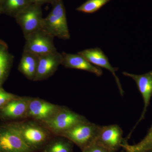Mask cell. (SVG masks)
I'll use <instances>...</instances> for the list:
<instances>
[{
    "instance_id": "cell-7",
    "label": "cell",
    "mask_w": 152,
    "mask_h": 152,
    "mask_svg": "<svg viewBox=\"0 0 152 152\" xmlns=\"http://www.w3.org/2000/svg\"><path fill=\"white\" fill-rule=\"evenodd\" d=\"M43 18L42 6L35 4H31L15 18L25 38L33 32L42 28Z\"/></svg>"
},
{
    "instance_id": "cell-1",
    "label": "cell",
    "mask_w": 152,
    "mask_h": 152,
    "mask_svg": "<svg viewBox=\"0 0 152 152\" xmlns=\"http://www.w3.org/2000/svg\"><path fill=\"white\" fill-rule=\"evenodd\" d=\"M26 144L35 152L43 148L54 137L41 123L28 119L11 122Z\"/></svg>"
},
{
    "instance_id": "cell-10",
    "label": "cell",
    "mask_w": 152,
    "mask_h": 152,
    "mask_svg": "<svg viewBox=\"0 0 152 152\" xmlns=\"http://www.w3.org/2000/svg\"><path fill=\"white\" fill-rule=\"evenodd\" d=\"M123 74L124 76L129 77L134 81L140 93L141 94L144 102L143 110L141 116L133 128L132 130L128 136V137H129L139 123L145 119L147 109L149 106L152 96V71L142 75H134L125 72H123Z\"/></svg>"
},
{
    "instance_id": "cell-11",
    "label": "cell",
    "mask_w": 152,
    "mask_h": 152,
    "mask_svg": "<svg viewBox=\"0 0 152 152\" xmlns=\"http://www.w3.org/2000/svg\"><path fill=\"white\" fill-rule=\"evenodd\" d=\"M31 97H20L10 101L0 109V119L13 121L26 119Z\"/></svg>"
},
{
    "instance_id": "cell-13",
    "label": "cell",
    "mask_w": 152,
    "mask_h": 152,
    "mask_svg": "<svg viewBox=\"0 0 152 152\" xmlns=\"http://www.w3.org/2000/svg\"><path fill=\"white\" fill-rule=\"evenodd\" d=\"M79 54L84 57L90 63L99 67L104 68L111 72L116 83L120 94L124 95V91L119 78L116 74L118 68L112 66L109 62L108 58L103 51L99 48L86 49L79 52Z\"/></svg>"
},
{
    "instance_id": "cell-6",
    "label": "cell",
    "mask_w": 152,
    "mask_h": 152,
    "mask_svg": "<svg viewBox=\"0 0 152 152\" xmlns=\"http://www.w3.org/2000/svg\"><path fill=\"white\" fill-rule=\"evenodd\" d=\"M54 37L43 29H39L25 37L23 51L41 56L58 52L54 43Z\"/></svg>"
},
{
    "instance_id": "cell-16",
    "label": "cell",
    "mask_w": 152,
    "mask_h": 152,
    "mask_svg": "<svg viewBox=\"0 0 152 152\" xmlns=\"http://www.w3.org/2000/svg\"><path fill=\"white\" fill-rule=\"evenodd\" d=\"M14 56L9 52L8 46L0 39V87L8 77L13 64Z\"/></svg>"
},
{
    "instance_id": "cell-19",
    "label": "cell",
    "mask_w": 152,
    "mask_h": 152,
    "mask_svg": "<svg viewBox=\"0 0 152 152\" xmlns=\"http://www.w3.org/2000/svg\"><path fill=\"white\" fill-rule=\"evenodd\" d=\"M126 152H142L152 149V124L147 134L137 143L130 145L126 142L122 146Z\"/></svg>"
},
{
    "instance_id": "cell-8",
    "label": "cell",
    "mask_w": 152,
    "mask_h": 152,
    "mask_svg": "<svg viewBox=\"0 0 152 152\" xmlns=\"http://www.w3.org/2000/svg\"><path fill=\"white\" fill-rule=\"evenodd\" d=\"M123 136L122 129L118 125L102 126L96 142L110 152H116L126 141Z\"/></svg>"
},
{
    "instance_id": "cell-17",
    "label": "cell",
    "mask_w": 152,
    "mask_h": 152,
    "mask_svg": "<svg viewBox=\"0 0 152 152\" xmlns=\"http://www.w3.org/2000/svg\"><path fill=\"white\" fill-rule=\"evenodd\" d=\"M41 152H73V143L61 136H54L43 148Z\"/></svg>"
},
{
    "instance_id": "cell-9",
    "label": "cell",
    "mask_w": 152,
    "mask_h": 152,
    "mask_svg": "<svg viewBox=\"0 0 152 152\" xmlns=\"http://www.w3.org/2000/svg\"><path fill=\"white\" fill-rule=\"evenodd\" d=\"M60 107L39 98L31 97L26 119L43 123L51 118Z\"/></svg>"
},
{
    "instance_id": "cell-24",
    "label": "cell",
    "mask_w": 152,
    "mask_h": 152,
    "mask_svg": "<svg viewBox=\"0 0 152 152\" xmlns=\"http://www.w3.org/2000/svg\"><path fill=\"white\" fill-rule=\"evenodd\" d=\"M4 0H0V15L2 14V7Z\"/></svg>"
},
{
    "instance_id": "cell-23",
    "label": "cell",
    "mask_w": 152,
    "mask_h": 152,
    "mask_svg": "<svg viewBox=\"0 0 152 152\" xmlns=\"http://www.w3.org/2000/svg\"><path fill=\"white\" fill-rule=\"evenodd\" d=\"M56 1V0H31L32 4H36L41 6L45 4H52Z\"/></svg>"
},
{
    "instance_id": "cell-20",
    "label": "cell",
    "mask_w": 152,
    "mask_h": 152,
    "mask_svg": "<svg viewBox=\"0 0 152 152\" xmlns=\"http://www.w3.org/2000/svg\"><path fill=\"white\" fill-rule=\"evenodd\" d=\"M111 0H88L77 8V10L87 14H93L100 10Z\"/></svg>"
},
{
    "instance_id": "cell-3",
    "label": "cell",
    "mask_w": 152,
    "mask_h": 152,
    "mask_svg": "<svg viewBox=\"0 0 152 152\" xmlns=\"http://www.w3.org/2000/svg\"><path fill=\"white\" fill-rule=\"evenodd\" d=\"M86 117L65 106H60L49 119L41 123L55 136H60L79 123L87 121Z\"/></svg>"
},
{
    "instance_id": "cell-21",
    "label": "cell",
    "mask_w": 152,
    "mask_h": 152,
    "mask_svg": "<svg viewBox=\"0 0 152 152\" xmlns=\"http://www.w3.org/2000/svg\"><path fill=\"white\" fill-rule=\"evenodd\" d=\"M14 94L6 91L2 86L0 87V109L7 104L10 101L18 97Z\"/></svg>"
},
{
    "instance_id": "cell-25",
    "label": "cell",
    "mask_w": 152,
    "mask_h": 152,
    "mask_svg": "<svg viewBox=\"0 0 152 152\" xmlns=\"http://www.w3.org/2000/svg\"><path fill=\"white\" fill-rule=\"evenodd\" d=\"M142 152H152V149H151L146 150V151H144Z\"/></svg>"
},
{
    "instance_id": "cell-18",
    "label": "cell",
    "mask_w": 152,
    "mask_h": 152,
    "mask_svg": "<svg viewBox=\"0 0 152 152\" xmlns=\"http://www.w3.org/2000/svg\"><path fill=\"white\" fill-rule=\"evenodd\" d=\"M31 4V0H4L2 14L15 18Z\"/></svg>"
},
{
    "instance_id": "cell-15",
    "label": "cell",
    "mask_w": 152,
    "mask_h": 152,
    "mask_svg": "<svg viewBox=\"0 0 152 152\" xmlns=\"http://www.w3.org/2000/svg\"><path fill=\"white\" fill-rule=\"evenodd\" d=\"M39 56L28 51H23L18 69L26 78L34 81L37 73Z\"/></svg>"
},
{
    "instance_id": "cell-14",
    "label": "cell",
    "mask_w": 152,
    "mask_h": 152,
    "mask_svg": "<svg viewBox=\"0 0 152 152\" xmlns=\"http://www.w3.org/2000/svg\"><path fill=\"white\" fill-rule=\"evenodd\" d=\"M62 55L63 60L61 65L66 68L87 71L97 77H100L103 75V71L100 68L94 66L78 53L73 54L63 52Z\"/></svg>"
},
{
    "instance_id": "cell-12",
    "label": "cell",
    "mask_w": 152,
    "mask_h": 152,
    "mask_svg": "<svg viewBox=\"0 0 152 152\" xmlns=\"http://www.w3.org/2000/svg\"><path fill=\"white\" fill-rule=\"evenodd\" d=\"M62 53H50L39 56L37 73L34 81H41L47 80L56 72L62 62Z\"/></svg>"
},
{
    "instance_id": "cell-4",
    "label": "cell",
    "mask_w": 152,
    "mask_h": 152,
    "mask_svg": "<svg viewBox=\"0 0 152 152\" xmlns=\"http://www.w3.org/2000/svg\"><path fill=\"white\" fill-rule=\"evenodd\" d=\"M101 126L87 120L75 125L60 136L75 144L82 151L96 143Z\"/></svg>"
},
{
    "instance_id": "cell-22",
    "label": "cell",
    "mask_w": 152,
    "mask_h": 152,
    "mask_svg": "<svg viewBox=\"0 0 152 152\" xmlns=\"http://www.w3.org/2000/svg\"><path fill=\"white\" fill-rule=\"evenodd\" d=\"M82 152H111L104 147L95 143L86 148L82 151Z\"/></svg>"
},
{
    "instance_id": "cell-2",
    "label": "cell",
    "mask_w": 152,
    "mask_h": 152,
    "mask_svg": "<svg viewBox=\"0 0 152 152\" xmlns=\"http://www.w3.org/2000/svg\"><path fill=\"white\" fill-rule=\"evenodd\" d=\"M52 5L51 11L43 20L42 28L54 37L69 39L70 35L63 0H56Z\"/></svg>"
},
{
    "instance_id": "cell-5",
    "label": "cell",
    "mask_w": 152,
    "mask_h": 152,
    "mask_svg": "<svg viewBox=\"0 0 152 152\" xmlns=\"http://www.w3.org/2000/svg\"><path fill=\"white\" fill-rule=\"evenodd\" d=\"M0 152H35L28 146L11 122L0 125Z\"/></svg>"
}]
</instances>
